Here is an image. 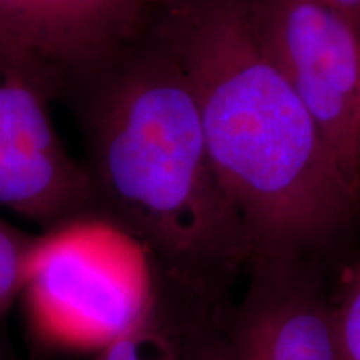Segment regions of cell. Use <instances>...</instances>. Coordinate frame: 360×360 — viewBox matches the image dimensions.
Instances as JSON below:
<instances>
[{
  "instance_id": "cell-1",
  "label": "cell",
  "mask_w": 360,
  "mask_h": 360,
  "mask_svg": "<svg viewBox=\"0 0 360 360\" xmlns=\"http://www.w3.org/2000/svg\"><path fill=\"white\" fill-rule=\"evenodd\" d=\"M74 107L94 210L146 247L179 305L225 319L254 245L215 172L175 53L157 35Z\"/></svg>"
},
{
  "instance_id": "cell-2",
  "label": "cell",
  "mask_w": 360,
  "mask_h": 360,
  "mask_svg": "<svg viewBox=\"0 0 360 360\" xmlns=\"http://www.w3.org/2000/svg\"><path fill=\"white\" fill-rule=\"evenodd\" d=\"M159 37L188 80L215 172L254 257L309 259L334 240L360 193L260 44L249 0H187Z\"/></svg>"
},
{
  "instance_id": "cell-3",
  "label": "cell",
  "mask_w": 360,
  "mask_h": 360,
  "mask_svg": "<svg viewBox=\"0 0 360 360\" xmlns=\"http://www.w3.org/2000/svg\"><path fill=\"white\" fill-rule=\"evenodd\" d=\"M22 295L49 340L102 350L150 322L165 287L146 247L90 210L37 236Z\"/></svg>"
},
{
  "instance_id": "cell-4",
  "label": "cell",
  "mask_w": 360,
  "mask_h": 360,
  "mask_svg": "<svg viewBox=\"0 0 360 360\" xmlns=\"http://www.w3.org/2000/svg\"><path fill=\"white\" fill-rule=\"evenodd\" d=\"M187 0H0V60L75 103Z\"/></svg>"
},
{
  "instance_id": "cell-5",
  "label": "cell",
  "mask_w": 360,
  "mask_h": 360,
  "mask_svg": "<svg viewBox=\"0 0 360 360\" xmlns=\"http://www.w3.org/2000/svg\"><path fill=\"white\" fill-rule=\"evenodd\" d=\"M257 37L360 193V22L328 0H249Z\"/></svg>"
},
{
  "instance_id": "cell-6",
  "label": "cell",
  "mask_w": 360,
  "mask_h": 360,
  "mask_svg": "<svg viewBox=\"0 0 360 360\" xmlns=\"http://www.w3.org/2000/svg\"><path fill=\"white\" fill-rule=\"evenodd\" d=\"M47 94L0 60V209L51 229L94 210L84 162L57 132Z\"/></svg>"
},
{
  "instance_id": "cell-7",
  "label": "cell",
  "mask_w": 360,
  "mask_h": 360,
  "mask_svg": "<svg viewBox=\"0 0 360 360\" xmlns=\"http://www.w3.org/2000/svg\"><path fill=\"white\" fill-rule=\"evenodd\" d=\"M222 328L232 360H339L335 304L309 259L255 255Z\"/></svg>"
},
{
  "instance_id": "cell-8",
  "label": "cell",
  "mask_w": 360,
  "mask_h": 360,
  "mask_svg": "<svg viewBox=\"0 0 360 360\" xmlns=\"http://www.w3.org/2000/svg\"><path fill=\"white\" fill-rule=\"evenodd\" d=\"M37 236L0 217V315L22 295Z\"/></svg>"
},
{
  "instance_id": "cell-9",
  "label": "cell",
  "mask_w": 360,
  "mask_h": 360,
  "mask_svg": "<svg viewBox=\"0 0 360 360\" xmlns=\"http://www.w3.org/2000/svg\"><path fill=\"white\" fill-rule=\"evenodd\" d=\"M182 360H232L222 322L205 315H191L179 327Z\"/></svg>"
},
{
  "instance_id": "cell-10",
  "label": "cell",
  "mask_w": 360,
  "mask_h": 360,
  "mask_svg": "<svg viewBox=\"0 0 360 360\" xmlns=\"http://www.w3.org/2000/svg\"><path fill=\"white\" fill-rule=\"evenodd\" d=\"M339 360H360V270L335 304Z\"/></svg>"
},
{
  "instance_id": "cell-11",
  "label": "cell",
  "mask_w": 360,
  "mask_h": 360,
  "mask_svg": "<svg viewBox=\"0 0 360 360\" xmlns=\"http://www.w3.org/2000/svg\"><path fill=\"white\" fill-rule=\"evenodd\" d=\"M359 177H360V135H359Z\"/></svg>"
}]
</instances>
